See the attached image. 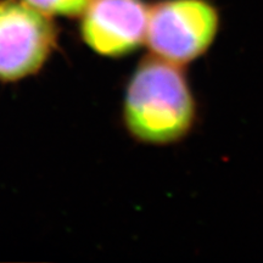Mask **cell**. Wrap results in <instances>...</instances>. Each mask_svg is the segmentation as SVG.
Wrapping results in <instances>:
<instances>
[{
    "label": "cell",
    "instance_id": "cell-1",
    "mask_svg": "<svg viewBox=\"0 0 263 263\" xmlns=\"http://www.w3.org/2000/svg\"><path fill=\"white\" fill-rule=\"evenodd\" d=\"M197 103L183 66L160 58L143 61L132 76L124 99V121L137 139L167 145L192 133Z\"/></svg>",
    "mask_w": 263,
    "mask_h": 263
},
{
    "label": "cell",
    "instance_id": "cell-2",
    "mask_svg": "<svg viewBox=\"0 0 263 263\" xmlns=\"http://www.w3.org/2000/svg\"><path fill=\"white\" fill-rule=\"evenodd\" d=\"M219 22L207 0H164L149 10L145 42L154 57L185 66L211 49Z\"/></svg>",
    "mask_w": 263,
    "mask_h": 263
},
{
    "label": "cell",
    "instance_id": "cell-3",
    "mask_svg": "<svg viewBox=\"0 0 263 263\" xmlns=\"http://www.w3.org/2000/svg\"><path fill=\"white\" fill-rule=\"evenodd\" d=\"M55 39L47 14L26 2L0 3V80H20L38 71Z\"/></svg>",
    "mask_w": 263,
    "mask_h": 263
},
{
    "label": "cell",
    "instance_id": "cell-4",
    "mask_svg": "<svg viewBox=\"0 0 263 263\" xmlns=\"http://www.w3.org/2000/svg\"><path fill=\"white\" fill-rule=\"evenodd\" d=\"M149 10L141 0H91L82 21L84 42L106 57L129 54L146 41Z\"/></svg>",
    "mask_w": 263,
    "mask_h": 263
},
{
    "label": "cell",
    "instance_id": "cell-5",
    "mask_svg": "<svg viewBox=\"0 0 263 263\" xmlns=\"http://www.w3.org/2000/svg\"><path fill=\"white\" fill-rule=\"evenodd\" d=\"M47 15L76 16L83 14L91 0H25Z\"/></svg>",
    "mask_w": 263,
    "mask_h": 263
}]
</instances>
